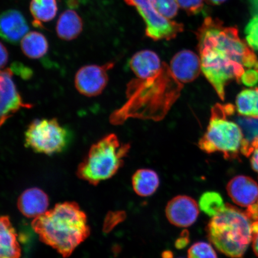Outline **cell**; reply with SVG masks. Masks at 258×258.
Listing matches in <instances>:
<instances>
[{"instance_id": "1", "label": "cell", "mask_w": 258, "mask_h": 258, "mask_svg": "<svg viewBox=\"0 0 258 258\" xmlns=\"http://www.w3.org/2000/svg\"><path fill=\"white\" fill-rule=\"evenodd\" d=\"M199 56L189 50L177 53L169 64L160 60L135 74L127 85V101L111 115L112 124L129 118L162 120L179 99L185 85L201 72Z\"/></svg>"}, {"instance_id": "14", "label": "cell", "mask_w": 258, "mask_h": 258, "mask_svg": "<svg viewBox=\"0 0 258 258\" xmlns=\"http://www.w3.org/2000/svg\"><path fill=\"white\" fill-rule=\"evenodd\" d=\"M48 198L41 189L32 188L19 197L18 207L22 214L28 218H37L47 211Z\"/></svg>"}, {"instance_id": "30", "label": "cell", "mask_w": 258, "mask_h": 258, "mask_svg": "<svg viewBox=\"0 0 258 258\" xmlns=\"http://www.w3.org/2000/svg\"><path fill=\"white\" fill-rule=\"evenodd\" d=\"M9 52L7 48L1 43V67L3 69L8 62Z\"/></svg>"}, {"instance_id": "8", "label": "cell", "mask_w": 258, "mask_h": 258, "mask_svg": "<svg viewBox=\"0 0 258 258\" xmlns=\"http://www.w3.org/2000/svg\"><path fill=\"white\" fill-rule=\"evenodd\" d=\"M129 6H133L146 24L145 34L154 41L174 39L183 31V25L170 21L161 15L155 8L153 0H124Z\"/></svg>"}, {"instance_id": "4", "label": "cell", "mask_w": 258, "mask_h": 258, "mask_svg": "<svg viewBox=\"0 0 258 258\" xmlns=\"http://www.w3.org/2000/svg\"><path fill=\"white\" fill-rule=\"evenodd\" d=\"M252 222L246 211L226 205L208 224L209 239L226 256L243 258L252 240Z\"/></svg>"}, {"instance_id": "21", "label": "cell", "mask_w": 258, "mask_h": 258, "mask_svg": "<svg viewBox=\"0 0 258 258\" xmlns=\"http://www.w3.org/2000/svg\"><path fill=\"white\" fill-rule=\"evenodd\" d=\"M235 103L239 115L258 118V88L243 90L237 96Z\"/></svg>"}, {"instance_id": "9", "label": "cell", "mask_w": 258, "mask_h": 258, "mask_svg": "<svg viewBox=\"0 0 258 258\" xmlns=\"http://www.w3.org/2000/svg\"><path fill=\"white\" fill-rule=\"evenodd\" d=\"M108 62L103 66L89 64L81 68L75 77V86L81 94L94 97L101 94L108 82V72L114 67Z\"/></svg>"}, {"instance_id": "3", "label": "cell", "mask_w": 258, "mask_h": 258, "mask_svg": "<svg viewBox=\"0 0 258 258\" xmlns=\"http://www.w3.org/2000/svg\"><path fill=\"white\" fill-rule=\"evenodd\" d=\"M31 225L40 240L63 257H69L90 233L86 215L75 202L56 205L34 218Z\"/></svg>"}, {"instance_id": "32", "label": "cell", "mask_w": 258, "mask_h": 258, "mask_svg": "<svg viewBox=\"0 0 258 258\" xmlns=\"http://www.w3.org/2000/svg\"><path fill=\"white\" fill-rule=\"evenodd\" d=\"M225 1L227 0H206V2L212 5H220Z\"/></svg>"}, {"instance_id": "17", "label": "cell", "mask_w": 258, "mask_h": 258, "mask_svg": "<svg viewBox=\"0 0 258 258\" xmlns=\"http://www.w3.org/2000/svg\"><path fill=\"white\" fill-rule=\"evenodd\" d=\"M244 135V142L241 154L249 157L258 147V118L238 116L235 118Z\"/></svg>"}, {"instance_id": "5", "label": "cell", "mask_w": 258, "mask_h": 258, "mask_svg": "<svg viewBox=\"0 0 258 258\" xmlns=\"http://www.w3.org/2000/svg\"><path fill=\"white\" fill-rule=\"evenodd\" d=\"M235 107L231 104H215L211 109L207 130L198 145L208 154L221 153L227 159H234L241 154L244 135L239 125L231 120Z\"/></svg>"}, {"instance_id": "25", "label": "cell", "mask_w": 258, "mask_h": 258, "mask_svg": "<svg viewBox=\"0 0 258 258\" xmlns=\"http://www.w3.org/2000/svg\"><path fill=\"white\" fill-rule=\"evenodd\" d=\"M247 43L253 50L258 51V15L254 16L245 30Z\"/></svg>"}, {"instance_id": "29", "label": "cell", "mask_w": 258, "mask_h": 258, "mask_svg": "<svg viewBox=\"0 0 258 258\" xmlns=\"http://www.w3.org/2000/svg\"><path fill=\"white\" fill-rule=\"evenodd\" d=\"M14 68L16 70V72L20 74V75L24 79H29L32 76V73L31 71L20 63L14 64Z\"/></svg>"}, {"instance_id": "13", "label": "cell", "mask_w": 258, "mask_h": 258, "mask_svg": "<svg viewBox=\"0 0 258 258\" xmlns=\"http://www.w3.org/2000/svg\"><path fill=\"white\" fill-rule=\"evenodd\" d=\"M1 36L12 44H17L28 33L29 27L24 16L16 10H8L1 16Z\"/></svg>"}, {"instance_id": "18", "label": "cell", "mask_w": 258, "mask_h": 258, "mask_svg": "<svg viewBox=\"0 0 258 258\" xmlns=\"http://www.w3.org/2000/svg\"><path fill=\"white\" fill-rule=\"evenodd\" d=\"M159 177L153 170H138L132 177V185L134 191L141 197L153 195L159 188Z\"/></svg>"}, {"instance_id": "10", "label": "cell", "mask_w": 258, "mask_h": 258, "mask_svg": "<svg viewBox=\"0 0 258 258\" xmlns=\"http://www.w3.org/2000/svg\"><path fill=\"white\" fill-rule=\"evenodd\" d=\"M1 88V125L21 108H31L32 105L24 102L13 80L11 69L2 70L0 75Z\"/></svg>"}, {"instance_id": "23", "label": "cell", "mask_w": 258, "mask_h": 258, "mask_svg": "<svg viewBox=\"0 0 258 258\" xmlns=\"http://www.w3.org/2000/svg\"><path fill=\"white\" fill-rule=\"evenodd\" d=\"M188 258H218L214 247L206 242H198L188 251Z\"/></svg>"}, {"instance_id": "26", "label": "cell", "mask_w": 258, "mask_h": 258, "mask_svg": "<svg viewBox=\"0 0 258 258\" xmlns=\"http://www.w3.org/2000/svg\"><path fill=\"white\" fill-rule=\"evenodd\" d=\"M179 6L189 15L201 14L205 6V0H177Z\"/></svg>"}, {"instance_id": "19", "label": "cell", "mask_w": 258, "mask_h": 258, "mask_svg": "<svg viewBox=\"0 0 258 258\" xmlns=\"http://www.w3.org/2000/svg\"><path fill=\"white\" fill-rule=\"evenodd\" d=\"M21 47L26 56L37 59L47 53L48 43L44 35L37 31L28 32L21 41Z\"/></svg>"}, {"instance_id": "27", "label": "cell", "mask_w": 258, "mask_h": 258, "mask_svg": "<svg viewBox=\"0 0 258 258\" xmlns=\"http://www.w3.org/2000/svg\"><path fill=\"white\" fill-rule=\"evenodd\" d=\"M241 82L245 86L253 87L258 83V69H249L246 70L241 78Z\"/></svg>"}, {"instance_id": "28", "label": "cell", "mask_w": 258, "mask_h": 258, "mask_svg": "<svg viewBox=\"0 0 258 258\" xmlns=\"http://www.w3.org/2000/svg\"><path fill=\"white\" fill-rule=\"evenodd\" d=\"M252 248L254 254L258 257V217L252 222Z\"/></svg>"}, {"instance_id": "11", "label": "cell", "mask_w": 258, "mask_h": 258, "mask_svg": "<svg viewBox=\"0 0 258 258\" xmlns=\"http://www.w3.org/2000/svg\"><path fill=\"white\" fill-rule=\"evenodd\" d=\"M199 208L195 200L186 196H178L167 203L166 215L170 224L178 227H188L196 221Z\"/></svg>"}, {"instance_id": "16", "label": "cell", "mask_w": 258, "mask_h": 258, "mask_svg": "<svg viewBox=\"0 0 258 258\" xmlns=\"http://www.w3.org/2000/svg\"><path fill=\"white\" fill-rule=\"evenodd\" d=\"M83 28L82 18L73 10H67L58 19L56 30L57 36L60 39L71 41L79 36Z\"/></svg>"}, {"instance_id": "20", "label": "cell", "mask_w": 258, "mask_h": 258, "mask_svg": "<svg viewBox=\"0 0 258 258\" xmlns=\"http://www.w3.org/2000/svg\"><path fill=\"white\" fill-rule=\"evenodd\" d=\"M30 9L35 27L43 28L42 22H47L55 18L57 12L56 0H31Z\"/></svg>"}, {"instance_id": "6", "label": "cell", "mask_w": 258, "mask_h": 258, "mask_svg": "<svg viewBox=\"0 0 258 258\" xmlns=\"http://www.w3.org/2000/svg\"><path fill=\"white\" fill-rule=\"evenodd\" d=\"M131 145L122 143L117 135L109 134L92 145L79 166L77 176L96 185L114 176L124 163Z\"/></svg>"}, {"instance_id": "31", "label": "cell", "mask_w": 258, "mask_h": 258, "mask_svg": "<svg viewBox=\"0 0 258 258\" xmlns=\"http://www.w3.org/2000/svg\"><path fill=\"white\" fill-rule=\"evenodd\" d=\"M251 156L250 162L251 167L258 174V147L253 151Z\"/></svg>"}, {"instance_id": "2", "label": "cell", "mask_w": 258, "mask_h": 258, "mask_svg": "<svg viewBox=\"0 0 258 258\" xmlns=\"http://www.w3.org/2000/svg\"><path fill=\"white\" fill-rule=\"evenodd\" d=\"M196 36L202 72L224 101L226 87L234 80L241 83L246 68L258 69V58L236 28L218 19L205 18Z\"/></svg>"}, {"instance_id": "15", "label": "cell", "mask_w": 258, "mask_h": 258, "mask_svg": "<svg viewBox=\"0 0 258 258\" xmlns=\"http://www.w3.org/2000/svg\"><path fill=\"white\" fill-rule=\"evenodd\" d=\"M0 258H20L17 234L8 216H3L0 219Z\"/></svg>"}, {"instance_id": "24", "label": "cell", "mask_w": 258, "mask_h": 258, "mask_svg": "<svg viewBox=\"0 0 258 258\" xmlns=\"http://www.w3.org/2000/svg\"><path fill=\"white\" fill-rule=\"evenodd\" d=\"M155 8L167 19L175 17L178 12L179 4L177 0H153Z\"/></svg>"}, {"instance_id": "12", "label": "cell", "mask_w": 258, "mask_h": 258, "mask_svg": "<svg viewBox=\"0 0 258 258\" xmlns=\"http://www.w3.org/2000/svg\"><path fill=\"white\" fill-rule=\"evenodd\" d=\"M229 197L235 205L246 209L258 204V184L250 177L235 176L227 185Z\"/></svg>"}, {"instance_id": "7", "label": "cell", "mask_w": 258, "mask_h": 258, "mask_svg": "<svg viewBox=\"0 0 258 258\" xmlns=\"http://www.w3.org/2000/svg\"><path fill=\"white\" fill-rule=\"evenodd\" d=\"M69 139L68 131L56 118L34 120L25 133V146L35 153L46 155L62 152Z\"/></svg>"}, {"instance_id": "22", "label": "cell", "mask_w": 258, "mask_h": 258, "mask_svg": "<svg viewBox=\"0 0 258 258\" xmlns=\"http://www.w3.org/2000/svg\"><path fill=\"white\" fill-rule=\"evenodd\" d=\"M223 201L219 194L215 192L205 193L201 198L200 207L202 211L211 217L218 214L225 208Z\"/></svg>"}]
</instances>
